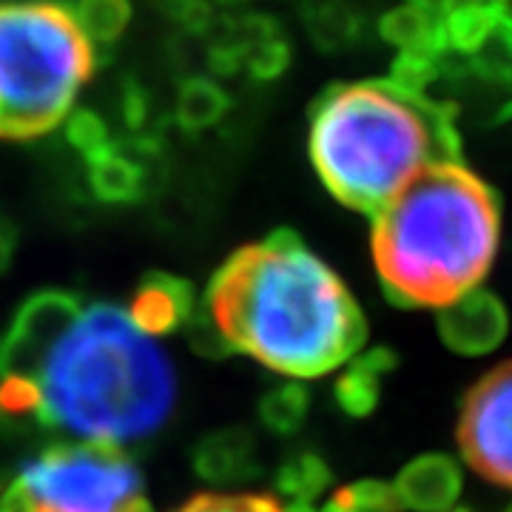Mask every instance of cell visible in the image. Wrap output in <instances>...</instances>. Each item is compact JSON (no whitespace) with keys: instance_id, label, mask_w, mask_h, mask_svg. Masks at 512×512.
Wrapping results in <instances>:
<instances>
[{"instance_id":"6da1fadb","label":"cell","mask_w":512,"mask_h":512,"mask_svg":"<svg viewBox=\"0 0 512 512\" xmlns=\"http://www.w3.org/2000/svg\"><path fill=\"white\" fill-rule=\"evenodd\" d=\"M200 308L231 353L291 379L348 365L367 336L365 313L348 285L293 231L268 234L228 256Z\"/></svg>"},{"instance_id":"7a4b0ae2","label":"cell","mask_w":512,"mask_h":512,"mask_svg":"<svg viewBox=\"0 0 512 512\" xmlns=\"http://www.w3.org/2000/svg\"><path fill=\"white\" fill-rule=\"evenodd\" d=\"M26 382L35 416L106 447L151 439L177 404V370L157 336L103 302L77 311Z\"/></svg>"},{"instance_id":"3957f363","label":"cell","mask_w":512,"mask_h":512,"mask_svg":"<svg viewBox=\"0 0 512 512\" xmlns=\"http://www.w3.org/2000/svg\"><path fill=\"white\" fill-rule=\"evenodd\" d=\"M373 262L387 296L444 308L481 288L501 245L493 188L458 163L427 168L373 214Z\"/></svg>"},{"instance_id":"277c9868","label":"cell","mask_w":512,"mask_h":512,"mask_svg":"<svg viewBox=\"0 0 512 512\" xmlns=\"http://www.w3.org/2000/svg\"><path fill=\"white\" fill-rule=\"evenodd\" d=\"M308 151L336 200L376 214L427 168L456 163V114L393 80L345 83L316 100Z\"/></svg>"},{"instance_id":"5b68a950","label":"cell","mask_w":512,"mask_h":512,"mask_svg":"<svg viewBox=\"0 0 512 512\" xmlns=\"http://www.w3.org/2000/svg\"><path fill=\"white\" fill-rule=\"evenodd\" d=\"M94 72V46L72 12L37 0L0 3V137L57 128Z\"/></svg>"},{"instance_id":"8992f818","label":"cell","mask_w":512,"mask_h":512,"mask_svg":"<svg viewBox=\"0 0 512 512\" xmlns=\"http://www.w3.org/2000/svg\"><path fill=\"white\" fill-rule=\"evenodd\" d=\"M0 512H151L137 464L106 444H63L20 467Z\"/></svg>"},{"instance_id":"52a82bcc","label":"cell","mask_w":512,"mask_h":512,"mask_svg":"<svg viewBox=\"0 0 512 512\" xmlns=\"http://www.w3.org/2000/svg\"><path fill=\"white\" fill-rule=\"evenodd\" d=\"M458 447L478 476L512 487V362L490 370L467 393Z\"/></svg>"},{"instance_id":"ba28073f","label":"cell","mask_w":512,"mask_h":512,"mask_svg":"<svg viewBox=\"0 0 512 512\" xmlns=\"http://www.w3.org/2000/svg\"><path fill=\"white\" fill-rule=\"evenodd\" d=\"M80 308V299L66 291H40L29 296L0 339V376L32 379L43 353Z\"/></svg>"},{"instance_id":"9c48e42d","label":"cell","mask_w":512,"mask_h":512,"mask_svg":"<svg viewBox=\"0 0 512 512\" xmlns=\"http://www.w3.org/2000/svg\"><path fill=\"white\" fill-rule=\"evenodd\" d=\"M441 339L464 356L495 350L507 336V311L490 291L464 293L439 308Z\"/></svg>"},{"instance_id":"30bf717a","label":"cell","mask_w":512,"mask_h":512,"mask_svg":"<svg viewBox=\"0 0 512 512\" xmlns=\"http://www.w3.org/2000/svg\"><path fill=\"white\" fill-rule=\"evenodd\" d=\"M220 32L231 37L242 52V69L259 80L271 83L291 66V43L282 26L268 15H245L237 20H222Z\"/></svg>"},{"instance_id":"8fae6325","label":"cell","mask_w":512,"mask_h":512,"mask_svg":"<svg viewBox=\"0 0 512 512\" xmlns=\"http://www.w3.org/2000/svg\"><path fill=\"white\" fill-rule=\"evenodd\" d=\"M197 311L191 285L171 274H148L131 299V319L151 336L174 333L188 325Z\"/></svg>"},{"instance_id":"7c38bea8","label":"cell","mask_w":512,"mask_h":512,"mask_svg":"<svg viewBox=\"0 0 512 512\" xmlns=\"http://www.w3.org/2000/svg\"><path fill=\"white\" fill-rule=\"evenodd\" d=\"M461 493V473L447 456H421L410 461L393 484L399 507L416 512H450Z\"/></svg>"},{"instance_id":"4fadbf2b","label":"cell","mask_w":512,"mask_h":512,"mask_svg":"<svg viewBox=\"0 0 512 512\" xmlns=\"http://www.w3.org/2000/svg\"><path fill=\"white\" fill-rule=\"evenodd\" d=\"M194 467L208 484H242L256 476V441L245 427H228L208 433L197 444Z\"/></svg>"},{"instance_id":"5bb4252c","label":"cell","mask_w":512,"mask_h":512,"mask_svg":"<svg viewBox=\"0 0 512 512\" xmlns=\"http://www.w3.org/2000/svg\"><path fill=\"white\" fill-rule=\"evenodd\" d=\"M382 37L399 49V55L407 57H430V60H444V35L441 23L430 12L407 3L399 9H390L379 23Z\"/></svg>"},{"instance_id":"9a60e30c","label":"cell","mask_w":512,"mask_h":512,"mask_svg":"<svg viewBox=\"0 0 512 512\" xmlns=\"http://www.w3.org/2000/svg\"><path fill=\"white\" fill-rule=\"evenodd\" d=\"M305 32L322 52H345L362 37V18L345 0H305L302 6Z\"/></svg>"},{"instance_id":"2e32d148","label":"cell","mask_w":512,"mask_h":512,"mask_svg":"<svg viewBox=\"0 0 512 512\" xmlns=\"http://www.w3.org/2000/svg\"><path fill=\"white\" fill-rule=\"evenodd\" d=\"M231 109L228 92L211 77H185L174 100V120L188 134H200L205 128H214Z\"/></svg>"},{"instance_id":"e0dca14e","label":"cell","mask_w":512,"mask_h":512,"mask_svg":"<svg viewBox=\"0 0 512 512\" xmlns=\"http://www.w3.org/2000/svg\"><path fill=\"white\" fill-rule=\"evenodd\" d=\"M387 367H390L387 350H370L365 356L356 353L336 384V399L342 404V410H348L350 416L370 413L379 399V384H382V373Z\"/></svg>"},{"instance_id":"ac0fdd59","label":"cell","mask_w":512,"mask_h":512,"mask_svg":"<svg viewBox=\"0 0 512 512\" xmlns=\"http://www.w3.org/2000/svg\"><path fill=\"white\" fill-rule=\"evenodd\" d=\"M72 18L94 49H109L126 35L128 23H131V3L128 0H80L72 9Z\"/></svg>"},{"instance_id":"d6986e66","label":"cell","mask_w":512,"mask_h":512,"mask_svg":"<svg viewBox=\"0 0 512 512\" xmlns=\"http://www.w3.org/2000/svg\"><path fill=\"white\" fill-rule=\"evenodd\" d=\"M328 478L330 473L322 458L302 453L282 464L276 484H279V493L288 498L285 504H291L296 510H311L313 501L328 487Z\"/></svg>"},{"instance_id":"ffe728a7","label":"cell","mask_w":512,"mask_h":512,"mask_svg":"<svg viewBox=\"0 0 512 512\" xmlns=\"http://www.w3.org/2000/svg\"><path fill=\"white\" fill-rule=\"evenodd\" d=\"M308 407H311V399L302 384H282L259 402V419L265 421L268 430L288 436L299 430V424L308 416Z\"/></svg>"},{"instance_id":"44dd1931","label":"cell","mask_w":512,"mask_h":512,"mask_svg":"<svg viewBox=\"0 0 512 512\" xmlns=\"http://www.w3.org/2000/svg\"><path fill=\"white\" fill-rule=\"evenodd\" d=\"M63 134H66V143L83 157L89 160L94 154H100L103 148H109L111 140L109 123L92 109H72L69 117L63 120Z\"/></svg>"},{"instance_id":"7402d4cb","label":"cell","mask_w":512,"mask_h":512,"mask_svg":"<svg viewBox=\"0 0 512 512\" xmlns=\"http://www.w3.org/2000/svg\"><path fill=\"white\" fill-rule=\"evenodd\" d=\"M177 512H302L276 501L274 495H251V493H208L197 495L188 501L183 510Z\"/></svg>"},{"instance_id":"603a6c76","label":"cell","mask_w":512,"mask_h":512,"mask_svg":"<svg viewBox=\"0 0 512 512\" xmlns=\"http://www.w3.org/2000/svg\"><path fill=\"white\" fill-rule=\"evenodd\" d=\"M171 15L188 35H208L214 29V9L208 0H177L171 3Z\"/></svg>"},{"instance_id":"cb8c5ba5","label":"cell","mask_w":512,"mask_h":512,"mask_svg":"<svg viewBox=\"0 0 512 512\" xmlns=\"http://www.w3.org/2000/svg\"><path fill=\"white\" fill-rule=\"evenodd\" d=\"M120 114H123V123L131 134H140L148 123V114H151V97L143 86H137L134 80H128L120 94Z\"/></svg>"},{"instance_id":"d4e9b609","label":"cell","mask_w":512,"mask_h":512,"mask_svg":"<svg viewBox=\"0 0 512 512\" xmlns=\"http://www.w3.org/2000/svg\"><path fill=\"white\" fill-rule=\"evenodd\" d=\"M15 248H18V225L9 220L6 214H0V274L9 271Z\"/></svg>"},{"instance_id":"484cf974","label":"cell","mask_w":512,"mask_h":512,"mask_svg":"<svg viewBox=\"0 0 512 512\" xmlns=\"http://www.w3.org/2000/svg\"><path fill=\"white\" fill-rule=\"evenodd\" d=\"M410 3H413V6H419V9H424V12H430L436 20H439L441 6H444V0H410Z\"/></svg>"},{"instance_id":"4316f807","label":"cell","mask_w":512,"mask_h":512,"mask_svg":"<svg viewBox=\"0 0 512 512\" xmlns=\"http://www.w3.org/2000/svg\"><path fill=\"white\" fill-rule=\"evenodd\" d=\"M37 3H49V6H57V9H66V12H72L80 0H37Z\"/></svg>"},{"instance_id":"83f0119b","label":"cell","mask_w":512,"mask_h":512,"mask_svg":"<svg viewBox=\"0 0 512 512\" xmlns=\"http://www.w3.org/2000/svg\"><path fill=\"white\" fill-rule=\"evenodd\" d=\"M220 3H242V0H220Z\"/></svg>"},{"instance_id":"f1b7e54d","label":"cell","mask_w":512,"mask_h":512,"mask_svg":"<svg viewBox=\"0 0 512 512\" xmlns=\"http://www.w3.org/2000/svg\"><path fill=\"white\" fill-rule=\"evenodd\" d=\"M168 3H177V0H168Z\"/></svg>"},{"instance_id":"f546056e","label":"cell","mask_w":512,"mask_h":512,"mask_svg":"<svg viewBox=\"0 0 512 512\" xmlns=\"http://www.w3.org/2000/svg\"><path fill=\"white\" fill-rule=\"evenodd\" d=\"M456 512H464V510H456Z\"/></svg>"}]
</instances>
